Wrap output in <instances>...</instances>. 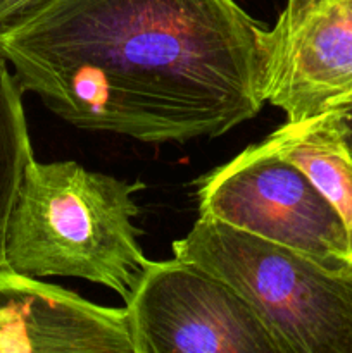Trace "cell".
Instances as JSON below:
<instances>
[{
	"label": "cell",
	"instance_id": "cell-1",
	"mask_svg": "<svg viewBox=\"0 0 352 353\" xmlns=\"http://www.w3.org/2000/svg\"><path fill=\"white\" fill-rule=\"evenodd\" d=\"M264 31L235 0H38L0 52L75 128L183 143L261 112Z\"/></svg>",
	"mask_w": 352,
	"mask_h": 353
},
{
	"label": "cell",
	"instance_id": "cell-2",
	"mask_svg": "<svg viewBox=\"0 0 352 353\" xmlns=\"http://www.w3.org/2000/svg\"><path fill=\"white\" fill-rule=\"evenodd\" d=\"M128 183L75 161H31L6 236V265L35 278H79L126 302L148 259L140 247L135 193Z\"/></svg>",
	"mask_w": 352,
	"mask_h": 353
},
{
	"label": "cell",
	"instance_id": "cell-3",
	"mask_svg": "<svg viewBox=\"0 0 352 353\" xmlns=\"http://www.w3.org/2000/svg\"><path fill=\"white\" fill-rule=\"evenodd\" d=\"M173 255L223 279L255 310L285 353H352V268L314 259L200 217Z\"/></svg>",
	"mask_w": 352,
	"mask_h": 353
},
{
	"label": "cell",
	"instance_id": "cell-4",
	"mask_svg": "<svg viewBox=\"0 0 352 353\" xmlns=\"http://www.w3.org/2000/svg\"><path fill=\"white\" fill-rule=\"evenodd\" d=\"M199 216L292 248L324 268H352L337 210L302 169L262 141L195 179Z\"/></svg>",
	"mask_w": 352,
	"mask_h": 353
},
{
	"label": "cell",
	"instance_id": "cell-5",
	"mask_svg": "<svg viewBox=\"0 0 352 353\" xmlns=\"http://www.w3.org/2000/svg\"><path fill=\"white\" fill-rule=\"evenodd\" d=\"M135 353H285L223 279L188 261H150L124 305Z\"/></svg>",
	"mask_w": 352,
	"mask_h": 353
},
{
	"label": "cell",
	"instance_id": "cell-6",
	"mask_svg": "<svg viewBox=\"0 0 352 353\" xmlns=\"http://www.w3.org/2000/svg\"><path fill=\"white\" fill-rule=\"evenodd\" d=\"M262 95L286 121L352 97V0H286L262 37Z\"/></svg>",
	"mask_w": 352,
	"mask_h": 353
},
{
	"label": "cell",
	"instance_id": "cell-7",
	"mask_svg": "<svg viewBox=\"0 0 352 353\" xmlns=\"http://www.w3.org/2000/svg\"><path fill=\"white\" fill-rule=\"evenodd\" d=\"M0 353H135L126 309L0 265Z\"/></svg>",
	"mask_w": 352,
	"mask_h": 353
},
{
	"label": "cell",
	"instance_id": "cell-8",
	"mask_svg": "<svg viewBox=\"0 0 352 353\" xmlns=\"http://www.w3.org/2000/svg\"><path fill=\"white\" fill-rule=\"evenodd\" d=\"M262 145L302 169L333 205L347 231L352 261V157L330 110L295 123L286 121L269 133Z\"/></svg>",
	"mask_w": 352,
	"mask_h": 353
},
{
	"label": "cell",
	"instance_id": "cell-9",
	"mask_svg": "<svg viewBox=\"0 0 352 353\" xmlns=\"http://www.w3.org/2000/svg\"><path fill=\"white\" fill-rule=\"evenodd\" d=\"M9 65L0 52V265H6L10 212L28 164L35 159L24 116L23 90Z\"/></svg>",
	"mask_w": 352,
	"mask_h": 353
},
{
	"label": "cell",
	"instance_id": "cell-10",
	"mask_svg": "<svg viewBox=\"0 0 352 353\" xmlns=\"http://www.w3.org/2000/svg\"><path fill=\"white\" fill-rule=\"evenodd\" d=\"M330 112L331 117H333L335 126L340 133L342 141H344L345 148H347L352 157V97H349L347 100L330 109Z\"/></svg>",
	"mask_w": 352,
	"mask_h": 353
},
{
	"label": "cell",
	"instance_id": "cell-11",
	"mask_svg": "<svg viewBox=\"0 0 352 353\" xmlns=\"http://www.w3.org/2000/svg\"><path fill=\"white\" fill-rule=\"evenodd\" d=\"M37 2L38 0H0V28L12 23Z\"/></svg>",
	"mask_w": 352,
	"mask_h": 353
}]
</instances>
